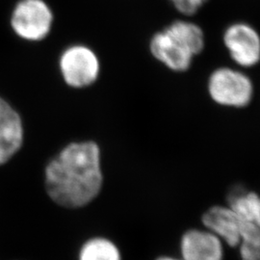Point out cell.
Wrapping results in <instances>:
<instances>
[{
  "label": "cell",
  "mask_w": 260,
  "mask_h": 260,
  "mask_svg": "<svg viewBox=\"0 0 260 260\" xmlns=\"http://www.w3.org/2000/svg\"><path fill=\"white\" fill-rule=\"evenodd\" d=\"M47 194L57 205L78 208L90 204L103 184L102 150L93 141L73 142L46 167Z\"/></svg>",
  "instance_id": "6da1fadb"
},
{
  "label": "cell",
  "mask_w": 260,
  "mask_h": 260,
  "mask_svg": "<svg viewBox=\"0 0 260 260\" xmlns=\"http://www.w3.org/2000/svg\"><path fill=\"white\" fill-rule=\"evenodd\" d=\"M181 252L184 260H222L223 249L214 233L192 230L183 235Z\"/></svg>",
  "instance_id": "9c48e42d"
},
{
  "label": "cell",
  "mask_w": 260,
  "mask_h": 260,
  "mask_svg": "<svg viewBox=\"0 0 260 260\" xmlns=\"http://www.w3.org/2000/svg\"><path fill=\"white\" fill-rule=\"evenodd\" d=\"M59 68L65 83L75 89L90 87L101 74L99 56L85 45L67 47L60 56Z\"/></svg>",
  "instance_id": "277c9868"
},
{
  "label": "cell",
  "mask_w": 260,
  "mask_h": 260,
  "mask_svg": "<svg viewBox=\"0 0 260 260\" xmlns=\"http://www.w3.org/2000/svg\"><path fill=\"white\" fill-rule=\"evenodd\" d=\"M79 260H121V254L112 242L94 238L82 247Z\"/></svg>",
  "instance_id": "8fae6325"
},
{
  "label": "cell",
  "mask_w": 260,
  "mask_h": 260,
  "mask_svg": "<svg viewBox=\"0 0 260 260\" xmlns=\"http://www.w3.org/2000/svg\"><path fill=\"white\" fill-rule=\"evenodd\" d=\"M176 9L187 16L194 15L207 0H171Z\"/></svg>",
  "instance_id": "4fadbf2b"
},
{
  "label": "cell",
  "mask_w": 260,
  "mask_h": 260,
  "mask_svg": "<svg viewBox=\"0 0 260 260\" xmlns=\"http://www.w3.org/2000/svg\"><path fill=\"white\" fill-rule=\"evenodd\" d=\"M204 31L196 23L177 20L155 33L149 51L158 62L176 73L187 72L196 56L205 49Z\"/></svg>",
  "instance_id": "7a4b0ae2"
},
{
  "label": "cell",
  "mask_w": 260,
  "mask_h": 260,
  "mask_svg": "<svg viewBox=\"0 0 260 260\" xmlns=\"http://www.w3.org/2000/svg\"><path fill=\"white\" fill-rule=\"evenodd\" d=\"M53 15L43 0H21L13 12L11 25L15 33L26 41H42L49 34Z\"/></svg>",
  "instance_id": "5b68a950"
},
{
  "label": "cell",
  "mask_w": 260,
  "mask_h": 260,
  "mask_svg": "<svg viewBox=\"0 0 260 260\" xmlns=\"http://www.w3.org/2000/svg\"><path fill=\"white\" fill-rule=\"evenodd\" d=\"M229 207L241 219L260 224V201L256 193L235 188L228 198Z\"/></svg>",
  "instance_id": "30bf717a"
},
{
  "label": "cell",
  "mask_w": 260,
  "mask_h": 260,
  "mask_svg": "<svg viewBox=\"0 0 260 260\" xmlns=\"http://www.w3.org/2000/svg\"><path fill=\"white\" fill-rule=\"evenodd\" d=\"M207 92L214 103L232 108H244L253 98L251 78L233 68L214 70L207 80Z\"/></svg>",
  "instance_id": "3957f363"
},
{
  "label": "cell",
  "mask_w": 260,
  "mask_h": 260,
  "mask_svg": "<svg viewBox=\"0 0 260 260\" xmlns=\"http://www.w3.org/2000/svg\"><path fill=\"white\" fill-rule=\"evenodd\" d=\"M223 41L231 58L237 65L251 68L259 62V35L250 24H231L223 32Z\"/></svg>",
  "instance_id": "8992f818"
},
{
  "label": "cell",
  "mask_w": 260,
  "mask_h": 260,
  "mask_svg": "<svg viewBox=\"0 0 260 260\" xmlns=\"http://www.w3.org/2000/svg\"><path fill=\"white\" fill-rule=\"evenodd\" d=\"M242 259L259 260V225L244 221L240 233Z\"/></svg>",
  "instance_id": "7c38bea8"
},
{
  "label": "cell",
  "mask_w": 260,
  "mask_h": 260,
  "mask_svg": "<svg viewBox=\"0 0 260 260\" xmlns=\"http://www.w3.org/2000/svg\"><path fill=\"white\" fill-rule=\"evenodd\" d=\"M244 220L230 207L216 205L203 216V223L215 235L222 237L230 246L240 244V233Z\"/></svg>",
  "instance_id": "ba28073f"
},
{
  "label": "cell",
  "mask_w": 260,
  "mask_h": 260,
  "mask_svg": "<svg viewBox=\"0 0 260 260\" xmlns=\"http://www.w3.org/2000/svg\"><path fill=\"white\" fill-rule=\"evenodd\" d=\"M157 260H177V259H173V258H170V257H161V258H158Z\"/></svg>",
  "instance_id": "5bb4252c"
},
{
  "label": "cell",
  "mask_w": 260,
  "mask_h": 260,
  "mask_svg": "<svg viewBox=\"0 0 260 260\" xmlns=\"http://www.w3.org/2000/svg\"><path fill=\"white\" fill-rule=\"evenodd\" d=\"M23 142V126L19 113L0 98V165L13 157Z\"/></svg>",
  "instance_id": "52a82bcc"
}]
</instances>
